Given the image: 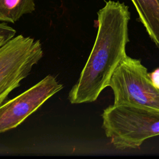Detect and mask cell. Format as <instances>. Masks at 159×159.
I'll return each mask as SVG.
<instances>
[{
  "label": "cell",
  "instance_id": "cell-4",
  "mask_svg": "<svg viewBox=\"0 0 159 159\" xmlns=\"http://www.w3.org/2000/svg\"><path fill=\"white\" fill-rule=\"evenodd\" d=\"M43 55L39 40L14 36L0 47V106Z\"/></svg>",
  "mask_w": 159,
  "mask_h": 159
},
{
  "label": "cell",
  "instance_id": "cell-3",
  "mask_svg": "<svg viewBox=\"0 0 159 159\" xmlns=\"http://www.w3.org/2000/svg\"><path fill=\"white\" fill-rule=\"evenodd\" d=\"M114 105H132L159 111V89L152 84L140 60L127 55L114 70L108 84Z\"/></svg>",
  "mask_w": 159,
  "mask_h": 159
},
{
  "label": "cell",
  "instance_id": "cell-5",
  "mask_svg": "<svg viewBox=\"0 0 159 159\" xmlns=\"http://www.w3.org/2000/svg\"><path fill=\"white\" fill-rule=\"evenodd\" d=\"M63 88L56 78L46 76L16 98L0 106V133L16 128Z\"/></svg>",
  "mask_w": 159,
  "mask_h": 159
},
{
  "label": "cell",
  "instance_id": "cell-1",
  "mask_svg": "<svg viewBox=\"0 0 159 159\" xmlns=\"http://www.w3.org/2000/svg\"><path fill=\"white\" fill-rule=\"evenodd\" d=\"M98 32L92 50L80 78L68 94L71 104L95 101L126 55L129 42V7L109 0L98 12Z\"/></svg>",
  "mask_w": 159,
  "mask_h": 159
},
{
  "label": "cell",
  "instance_id": "cell-2",
  "mask_svg": "<svg viewBox=\"0 0 159 159\" xmlns=\"http://www.w3.org/2000/svg\"><path fill=\"white\" fill-rule=\"evenodd\" d=\"M102 128L117 149L139 148L159 135V111L132 105H111L101 114Z\"/></svg>",
  "mask_w": 159,
  "mask_h": 159
},
{
  "label": "cell",
  "instance_id": "cell-7",
  "mask_svg": "<svg viewBox=\"0 0 159 159\" xmlns=\"http://www.w3.org/2000/svg\"><path fill=\"white\" fill-rule=\"evenodd\" d=\"M35 7V0H0V21L14 23Z\"/></svg>",
  "mask_w": 159,
  "mask_h": 159
},
{
  "label": "cell",
  "instance_id": "cell-9",
  "mask_svg": "<svg viewBox=\"0 0 159 159\" xmlns=\"http://www.w3.org/2000/svg\"><path fill=\"white\" fill-rule=\"evenodd\" d=\"M148 75L153 86L159 89V68L152 73H148Z\"/></svg>",
  "mask_w": 159,
  "mask_h": 159
},
{
  "label": "cell",
  "instance_id": "cell-6",
  "mask_svg": "<svg viewBox=\"0 0 159 159\" xmlns=\"http://www.w3.org/2000/svg\"><path fill=\"white\" fill-rule=\"evenodd\" d=\"M151 40L159 49L158 0H131Z\"/></svg>",
  "mask_w": 159,
  "mask_h": 159
},
{
  "label": "cell",
  "instance_id": "cell-8",
  "mask_svg": "<svg viewBox=\"0 0 159 159\" xmlns=\"http://www.w3.org/2000/svg\"><path fill=\"white\" fill-rule=\"evenodd\" d=\"M16 31L6 23L0 24V47L15 36Z\"/></svg>",
  "mask_w": 159,
  "mask_h": 159
},
{
  "label": "cell",
  "instance_id": "cell-10",
  "mask_svg": "<svg viewBox=\"0 0 159 159\" xmlns=\"http://www.w3.org/2000/svg\"><path fill=\"white\" fill-rule=\"evenodd\" d=\"M158 1H159V0H158Z\"/></svg>",
  "mask_w": 159,
  "mask_h": 159
}]
</instances>
